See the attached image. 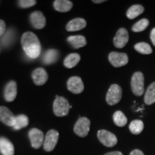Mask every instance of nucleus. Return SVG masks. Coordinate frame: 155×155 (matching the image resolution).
<instances>
[{
	"label": "nucleus",
	"mask_w": 155,
	"mask_h": 155,
	"mask_svg": "<svg viewBox=\"0 0 155 155\" xmlns=\"http://www.w3.org/2000/svg\"><path fill=\"white\" fill-rule=\"evenodd\" d=\"M21 44L27 56L31 59H36L41 53V44L35 34L26 32L22 35Z\"/></svg>",
	"instance_id": "1"
},
{
	"label": "nucleus",
	"mask_w": 155,
	"mask_h": 155,
	"mask_svg": "<svg viewBox=\"0 0 155 155\" xmlns=\"http://www.w3.org/2000/svg\"><path fill=\"white\" fill-rule=\"evenodd\" d=\"M71 108V106L66 98L63 96H56L53 102V112L55 116L59 117L67 116Z\"/></svg>",
	"instance_id": "2"
},
{
	"label": "nucleus",
	"mask_w": 155,
	"mask_h": 155,
	"mask_svg": "<svg viewBox=\"0 0 155 155\" xmlns=\"http://www.w3.org/2000/svg\"><path fill=\"white\" fill-rule=\"evenodd\" d=\"M144 78L141 72L134 73L131 81V87L133 94L137 96H141L144 91Z\"/></svg>",
	"instance_id": "3"
},
{
	"label": "nucleus",
	"mask_w": 155,
	"mask_h": 155,
	"mask_svg": "<svg viewBox=\"0 0 155 155\" xmlns=\"http://www.w3.org/2000/svg\"><path fill=\"white\" fill-rule=\"evenodd\" d=\"M122 89L119 85L113 84L110 86L106 94V102L108 105L114 106L118 104L121 99Z\"/></svg>",
	"instance_id": "4"
},
{
	"label": "nucleus",
	"mask_w": 155,
	"mask_h": 155,
	"mask_svg": "<svg viewBox=\"0 0 155 155\" xmlns=\"http://www.w3.org/2000/svg\"><path fill=\"white\" fill-rule=\"evenodd\" d=\"M91 121L88 118L81 117L75 124L73 131L80 137H86L90 131Z\"/></svg>",
	"instance_id": "5"
},
{
	"label": "nucleus",
	"mask_w": 155,
	"mask_h": 155,
	"mask_svg": "<svg viewBox=\"0 0 155 155\" xmlns=\"http://www.w3.org/2000/svg\"><path fill=\"white\" fill-rule=\"evenodd\" d=\"M58 138H59V133L58 131L55 129H51V130L48 131L44 139V150L48 152L53 151L57 144Z\"/></svg>",
	"instance_id": "6"
},
{
	"label": "nucleus",
	"mask_w": 155,
	"mask_h": 155,
	"mask_svg": "<svg viewBox=\"0 0 155 155\" xmlns=\"http://www.w3.org/2000/svg\"><path fill=\"white\" fill-rule=\"evenodd\" d=\"M97 136L100 142L107 147H114L118 142V139L116 136L107 130L104 129L99 130L98 131Z\"/></svg>",
	"instance_id": "7"
},
{
	"label": "nucleus",
	"mask_w": 155,
	"mask_h": 155,
	"mask_svg": "<svg viewBox=\"0 0 155 155\" xmlns=\"http://www.w3.org/2000/svg\"><path fill=\"white\" fill-rule=\"evenodd\" d=\"M29 138H30L31 145L35 149H39L44 143L43 132L40 129L33 128L29 131Z\"/></svg>",
	"instance_id": "8"
},
{
	"label": "nucleus",
	"mask_w": 155,
	"mask_h": 155,
	"mask_svg": "<svg viewBox=\"0 0 155 155\" xmlns=\"http://www.w3.org/2000/svg\"><path fill=\"white\" fill-rule=\"evenodd\" d=\"M108 61L113 66L119 68L127 65L129 62V58L126 53L112 52L108 55Z\"/></svg>",
	"instance_id": "9"
},
{
	"label": "nucleus",
	"mask_w": 155,
	"mask_h": 155,
	"mask_svg": "<svg viewBox=\"0 0 155 155\" xmlns=\"http://www.w3.org/2000/svg\"><path fill=\"white\" fill-rule=\"evenodd\" d=\"M68 89L74 94H79L84 90V84L82 79L78 76H73L67 82Z\"/></svg>",
	"instance_id": "10"
},
{
	"label": "nucleus",
	"mask_w": 155,
	"mask_h": 155,
	"mask_svg": "<svg viewBox=\"0 0 155 155\" xmlns=\"http://www.w3.org/2000/svg\"><path fill=\"white\" fill-rule=\"evenodd\" d=\"M0 121L8 127H14L16 121V116L8 108L0 106Z\"/></svg>",
	"instance_id": "11"
},
{
	"label": "nucleus",
	"mask_w": 155,
	"mask_h": 155,
	"mask_svg": "<svg viewBox=\"0 0 155 155\" xmlns=\"http://www.w3.org/2000/svg\"><path fill=\"white\" fill-rule=\"evenodd\" d=\"M129 33L125 28H120L114 38V46L117 48H123L129 42Z\"/></svg>",
	"instance_id": "12"
},
{
	"label": "nucleus",
	"mask_w": 155,
	"mask_h": 155,
	"mask_svg": "<svg viewBox=\"0 0 155 155\" xmlns=\"http://www.w3.org/2000/svg\"><path fill=\"white\" fill-rule=\"evenodd\" d=\"M30 23L34 28L40 30L45 28L46 25V19L42 12L40 11H35L30 15Z\"/></svg>",
	"instance_id": "13"
},
{
	"label": "nucleus",
	"mask_w": 155,
	"mask_h": 155,
	"mask_svg": "<svg viewBox=\"0 0 155 155\" xmlns=\"http://www.w3.org/2000/svg\"><path fill=\"white\" fill-rule=\"evenodd\" d=\"M32 78L35 84L37 86H42L47 82L48 75L46 71L42 68H38L32 73Z\"/></svg>",
	"instance_id": "14"
},
{
	"label": "nucleus",
	"mask_w": 155,
	"mask_h": 155,
	"mask_svg": "<svg viewBox=\"0 0 155 155\" xmlns=\"http://www.w3.org/2000/svg\"><path fill=\"white\" fill-rule=\"evenodd\" d=\"M17 83L14 81H11L7 83L5 89V98L7 101L12 102L17 97Z\"/></svg>",
	"instance_id": "15"
},
{
	"label": "nucleus",
	"mask_w": 155,
	"mask_h": 155,
	"mask_svg": "<svg viewBox=\"0 0 155 155\" xmlns=\"http://www.w3.org/2000/svg\"><path fill=\"white\" fill-rule=\"evenodd\" d=\"M86 26V21L83 18H75L71 20L68 23L66 27L67 31L68 32H75L85 28Z\"/></svg>",
	"instance_id": "16"
},
{
	"label": "nucleus",
	"mask_w": 155,
	"mask_h": 155,
	"mask_svg": "<svg viewBox=\"0 0 155 155\" xmlns=\"http://www.w3.org/2000/svg\"><path fill=\"white\" fill-rule=\"evenodd\" d=\"M0 152L2 155H14L15 154L14 146L5 137H0Z\"/></svg>",
	"instance_id": "17"
},
{
	"label": "nucleus",
	"mask_w": 155,
	"mask_h": 155,
	"mask_svg": "<svg viewBox=\"0 0 155 155\" xmlns=\"http://www.w3.org/2000/svg\"><path fill=\"white\" fill-rule=\"evenodd\" d=\"M59 58V52L55 49H50L45 51L42 56V63L45 65H51L55 63Z\"/></svg>",
	"instance_id": "18"
},
{
	"label": "nucleus",
	"mask_w": 155,
	"mask_h": 155,
	"mask_svg": "<svg viewBox=\"0 0 155 155\" xmlns=\"http://www.w3.org/2000/svg\"><path fill=\"white\" fill-rule=\"evenodd\" d=\"M54 8L60 12H67L73 8V4L69 0H56L53 3Z\"/></svg>",
	"instance_id": "19"
},
{
	"label": "nucleus",
	"mask_w": 155,
	"mask_h": 155,
	"mask_svg": "<svg viewBox=\"0 0 155 155\" xmlns=\"http://www.w3.org/2000/svg\"><path fill=\"white\" fill-rule=\"evenodd\" d=\"M68 42L71 44L75 49H78V48H83L86 45L87 41L84 36L82 35H74L70 36L67 39Z\"/></svg>",
	"instance_id": "20"
},
{
	"label": "nucleus",
	"mask_w": 155,
	"mask_h": 155,
	"mask_svg": "<svg viewBox=\"0 0 155 155\" xmlns=\"http://www.w3.org/2000/svg\"><path fill=\"white\" fill-rule=\"evenodd\" d=\"M81 61V56L78 53H71L64 60L63 64L67 68H73L78 64Z\"/></svg>",
	"instance_id": "21"
},
{
	"label": "nucleus",
	"mask_w": 155,
	"mask_h": 155,
	"mask_svg": "<svg viewBox=\"0 0 155 155\" xmlns=\"http://www.w3.org/2000/svg\"><path fill=\"white\" fill-rule=\"evenodd\" d=\"M15 38V32L12 29H9L5 32L0 40V44L4 47H9L12 43Z\"/></svg>",
	"instance_id": "22"
},
{
	"label": "nucleus",
	"mask_w": 155,
	"mask_h": 155,
	"mask_svg": "<svg viewBox=\"0 0 155 155\" xmlns=\"http://www.w3.org/2000/svg\"><path fill=\"white\" fill-rule=\"evenodd\" d=\"M144 102L147 105H152L155 103V82L147 88L144 95Z\"/></svg>",
	"instance_id": "23"
},
{
	"label": "nucleus",
	"mask_w": 155,
	"mask_h": 155,
	"mask_svg": "<svg viewBox=\"0 0 155 155\" xmlns=\"http://www.w3.org/2000/svg\"><path fill=\"white\" fill-rule=\"evenodd\" d=\"M144 9L142 6L140 5H135L131 6V7L128 9L127 12V16L129 19H135L139 15L142 14L144 12Z\"/></svg>",
	"instance_id": "24"
},
{
	"label": "nucleus",
	"mask_w": 155,
	"mask_h": 155,
	"mask_svg": "<svg viewBox=\"0 0 155 155\" xmlns=\"http://www.w3.org/2000/svg\"><path fill=\"white\" fill-rule=\"evenodd\" d=\"M29 124V119L27 116L24 114H20L16 116V121H15V124L13 127V129L15 130H19V129H22L28 127Z\"/></svg>",
	"instance_id": "25"
},
{
	"label": "nucleus",
	"mask_w": 155,
	"mask_h": 155,
	"mask_svg": "<svg viewBox=\"0 0 155 155\" xmlns=\"http://www.w3.org/2000/svg\"><path fill=\"white\" fill-rule=\"evenodd\" d=\"M113 120L116 126L119 127H123L127 124V118L121 111H117L114 113Z\"/></svg>",
	"instance_id": "26"
},
{
	"label": "nucleus",
	"mask_w": 155,
	"mask_h": 155,
	"mask_svg": "<svg viewBox=\"0 0 155 155\" xmlns=\"http://www.w3.org/2000/svg\"><path fill=\"white\" fill-rule=\"evenodd\" d=\"M144 123L141 120H134L129 124V130L133 134L137 135L141 133L144 129Z\"/></svg>",
	"instance_id": "27"
},
{
	"label": "nucleus",
	"mask_w": 155,
	"mask_h": 155,
	"mask_svg": "<svg viewBox=\"0 0 155 155\" xmlns=\"http://www.w3.org/2000/svg\"><path fill=\"white\" fill-rule=\"evenodd\" d=\"M134 49L137 52L144 55H149L152 53V49L151 46L146 42H139L134 45Z\"/></svg>",
	"instance_id": "28"
},
{
	"label": "nucleus",
	"mask_w": 155,
	"mask_h": 155,
	"mask_svg": "<svg viewBox=\"0 0 155 155\" xmlns=\"http://www.w3.org/2000/svg\"><path fill=\"white\" fill-rule=\"evenodd\" d=\"M149 24H150V22H149L148 19H140L139 22L135 23V24L133 25L131 30H132L133 32H142V31L146 30L147 27L149 26Z\"/></svg>",
	"instance_id": "29"
},
{
	"label": "nucleus",
	"mask_w": 155,
	"mask_h": 155,
	"mask_svg": "<svg viewBox=\"0 0 155 155\" xmlns=\"http://www.w3.org/2000/svg\"><path fill=\"white\" fill-rule=\"evenodd\" d=\"M37 2L35 0H21L18 2V5L21 8H29L35 5Z\"/></svg>",
	"instance_id": "30"
},
{
	"label": "nucleus",
	"mask_w": 155,
	"mask_h": 155,
	"mask_svg": "<svg viewBox=\"0 0 155 155\" xmlns=\"http://www.w3.org/2000/svg\"><path fill=\"white\" fill-rule=\"evenodd\" d=\"M6 30V24L2 19H0V38L3 36Z\"/></svg>",
	"instance_id": "31"
},
{
	"label": "nucleus",
	"mask_w": 155,
	"mask_h": 155,
	"mask_svg": "<svg viewBox=\"0 0 155 155\" xmlns=\"http://www.w3.org/2000/svg\"><path fill=\"white\" fill-rule=\"evenodd\" d=\"M150 39H151V40H152L153 45L155 46V28L152 29V32H151Z\"/></svg>",
	"instance_id": "32"
},
{
	"label": "nucleus",
	"mask_w": 155,
	"mask_h": 155,
	"mask_svg": "<svg viewBox=\"0 0 155 155\" xmlns=\"http://www.w3.org/2000/svg\"><path fill=\"white\" fill-rule=\"evenodd\" d=\"M129 155H144V153L139 150H134L130 153Z\"/></svg>",
	"instance_id": "33"
},
{
	"label": "nucleus",
	"mask_w": 155,
	"mask_h": 155,
	"mask_svg": "<svg viewBox=\"0 0 155 155\" xmlns=\"http://www.w3.org/2000/svg\"><path fill=\"white\" fill-rule=\"evenodd\" d=\"M104 155H123V154L121 152H111L106 153Z\"/></svg>",
	"instance_id": "34"
},
{
	"label": "nucleus",
	"mask_w": 155,
	"mask_h": 155,
	"mask_svg": "<svg viewBox=\"0 0 155 155\" xmlns=\"http://www.w3.org/2000/svg\"><path fill=\"white\" fill-rule=\"evenodd\" d=\"M104 0H99V1H97V0H94L93 1V2L94 3H96V4H99V3H102V2H104Z\"/></svg>",
	"instance_id": "35"
}]
</instances>
